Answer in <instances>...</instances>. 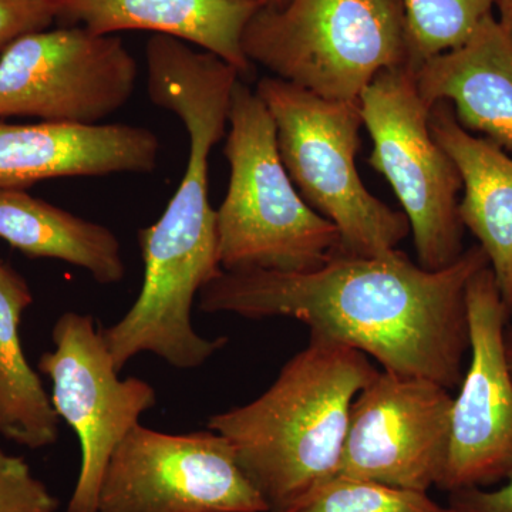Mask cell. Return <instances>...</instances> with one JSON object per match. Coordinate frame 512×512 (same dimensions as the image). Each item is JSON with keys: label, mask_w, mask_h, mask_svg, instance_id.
Returning a JSON list of instances; mask_svg holds the SVG:
<instances>
[{"label": "cell", "mask_w": 512, "mask_h": 512, "mask_svg": "<svg viewBox=\"0 0 512 512\" xmlns=\"http://www.w3.org/2000/svg\"><path fill=\"white\" fill-rule=\"evenodd\" d=\"M55 349L37 370L52 382L53 409L76 433L82 450L79 478L66 512H97L104 471L113 451L140 417L157 404L146 380L120 379L92 315L66 312L52 330Z\"/></svg>", "instance_id": "cell-9"}, {"label": "cell", "mask_w": 512, "mask_h": 512, "mask_svg": "<svg viewBox=\"0 0 512 512\" xmlns=\"http://www.w3.org/2000/svg\"><path fill=\"white\" fill-rule=\"evenodd\" d=\"M414 74L427 107L450 103L461 127L512 154V45L494 13L466 42L424 60Z\"/></svg>", "instance_id": "cell-14"}, {"label": "cell", "mask_w": 512, "mask_h": 512, "mask_svg": "<svg viewBox=\"0 0 512 512\" xmlns=\"http://www.w3.org/2000/svg\"><path fill=\"white\" fill-rule=\"evenodd\" d=\"M286 512H451L427 493L345 476L330 478Z\"/></svg>", "instance_id": "cell-19"}, {"label": "cell", "mask_w": 512, "mask_h": 512, "mask_svg": "<svg viewBox=\"0 0 512 512\" xmlns=\"http://www.w3.org/2000/svg\"><path fill=\"white\" fill-rule=\"evenodd\" d=\"M454 397L421 377L377 373L357 394L338 476L427 493L440 483Z\"/></svg>", "instance_id": "cell-11"}, {"label": "cell", "mask_w": 512, "mask_h": 512, "mask_svg": "<svg viewBox=\"0 0 512 512\" xmlns=\"http://www.w3.org/2000/svg\"><path fill=\"white\" fill-rule=\"evenodd\" d=\"M255 92L274 120L289 177L309 207L338 229L340 252L372 258L396 252L410 224L367 190L357 171L359 103L323 99L274 76L259 80Z\"/></svg>", "instance_id": "cell-5"}, {"label": "cell", "mask_w": 512, "mask_h": 512, "mask_svg": "<svg viewBox=\"0 0 512 512\" xmlns=\"http://www.w3.org/2000/svg\"><path fill=\"white\" fill-rule=\"evenodd\" d=\"M510 313H511V319H512V303H511V306H510Z\"/></svg>", "instance_id": "cell-26"}, {"label": "cell", "mask_w": 512, "mask_h": 512, "mask_svg": "<svg viewBox=\"0 0 512 512\" xmlns=\"http://www.w3.org/2000/svg\"><path fill=\"white\" fill-rule=\"evenodd\" d=\"M480 245L440 271L403 252H336L311 272L222 271L200 292V311L261 320L292 318L311 333L375 357L383 370L456 389L470 350L468 281L488 266Z\"/></svg>", "instance_id": "cell-1"}, {"label": "cell", "mask_w": 512, "mask_h": 512, "mask_svg": "<svg viewBox=\"0 0 512 512\" xmlns=\"http://www.w3.org/2000/svg\"><path fill=\"white\" fill-rule=\"evenodd\" d=\"M505 353H507L508 366L512 376V326L505 329Z\"/></svg>", "instance_id": "cell-24"}, {"label": "cell", "mask_w": 512, "mask_h": 512, "mask_svg": "<svg viewBox=\"0 0 512 512\" xmlns=\"http://www.w3.org/2000/svg\"><path fill=\"white\" fill-rule=\"evenodd\" d=\"M32 303L25 276L0 261V436L42 450L59 441L60 417L20 338L23 313Z\"/></svg>", "instance_id": "cell-17"}, {"label": "cell", "mask_w": 512, "mask_h": 512, "mask_svg": "<svg viewBox=\"0 0 512 512\" xmlns=\"http://www.w3.org/2000/svg\"><path fill=\"white\" fill-rule=\"evenodd\" d=\"M0 239L28 258L56 259L84 269L100 285L126 278L120 241L110 228L26 190L0 188Z\"/></svg>", "instance_id": "cell-16"}, {"label": "cell", "mask_w": 512, "mask_h": 512, "mask_svg": "<svg viewBox=\"0 0 512 512\" xmlns=\"http://www.w3.org/2000/svg\"><path fill=\"white\" fill-rule=\"evenodd\" d=\"M138 76L119 36L82 26L30 33L0 56V119L97 126L126 106Z\"/></svg>", "instance_id": "cell-7"}, {"label": "cell", "mask_w": 512, "mask_h": 512, "mask_svg": "<svg viewBox=\"0 0 512 512\" xmlns=\"http://www.w3.org/2000/svg\"><path fill=\"white\" fill-rule=\"evenodd\" d=\"M495 8L498 9V23H500L512 45V0H498Z\"/></svg>", "instance_id": "cell-23"}, {"label": "cell", "mask_w": 512, "mask_h": 512, "mask_svg": "<svg viewBox=\"0 0 512 512\" xmlns=\"http://www.w3.org/2000/svg\"><path fill=\"white\" fill-rule=\"evenodd\" d=\"M416 69L377 74L359 99L363 127L372 138L369 164L382 174L410 224L417 264L440 271L456 262L464 227L458 217L460 174L429 126L430 107L417 90Z\"/></svg>", "instance_id": "cell-6"}, {"label": "cell", "mask_w": 512, "mask_h": 512, "mask_svg": "<svg viewBox=\"0 0 512 512\" xmlns=\"http://www.w3.org/2000/svg\"><path fill=\"white\" fill-rule=\"evenodd\" d=\"M264 3V6H271V8H279V6L285 5L288 0H259Z\"/></svg>", "instance_id": "cell-25"}, {"label": "cell", "mask_w": 512, "mask_h": 512, "mask_svg": "<svg viewBox=\"0 0 512 512\" xmlns=\"http://www.w3.org/2000/svg\"><path fill=\"white\" fill-rule=\"evenodd\" d=\"M414 66L466 42L498 0H400Z\"/></svg>", "instance_id": "cell-18"}, {"label": "cell", "mask_w": 512, "mask_h": 512, "mask_svg": "<svg viewBox=\"0 0 512 512\" xmlns=\"http://www.w3.org/2000/svg\"><path fill=\"white\" fill-rule=\"evenodd\" d=\"M429 126L463 183L458 217L488 258L508 309L512 303V156L494 141L461 127L453 107L439 101Z\"/></svg>", "instance_id": "cell-15"}, {"label": "cell", "mask_w": 512, "mask_h": 512, "mask_svg": "<svg viewBox=\"0 0 512 512\" xmlns=\"http://www.w3.org/2000/svg\"><path fill=\"white\" fill-rule=\"evenodd\" d=\"M59 498L23 457L0 448V512H57Z\"/></svg>", "instance_id": "cell-20"}, {"label": "cell", "mask_w": 512, "mask_h": 512, "mask_svg": "<svg viewBox=\"0 0 512 512\" xmlns=\"http://www.w3.org/2000/svg\"><path fill=\"white\" fill-rule=\"evenodd\" d=\"M379 372L360 350L311 333L264 394L207 429L227 437L268 512H286L338 476L350 409Z\"/></svg>", "instance_id": "cell-2"}, {"label": "cell", "mask_w": 512, "mask_h": 512, "mask_svg": "<svg viewBox=\"0 0 512 512\" xmlns=\"http://www.w3.org/2000/svg\"><path fill=\"white\" fill-rule=\"evenodd\" d=\"M451 512H512V477L500 490L466 488L450 493Z\"/></svg>", "instance_id": "cell-22"}, {"label": "cell", "mask_w": 512, "mask_h": 512, "mask_svg": "<svg viewBox=\"0 0 512 512\" xmlns=\"http://www.w3.org/2000/svg\"><path fill=\"white\" fill-rule=\"evenodd\" d=\"M224 154L227 194L217 210L222 271L311 272L340 251V235L295 187L264 101L238 80Z\"/></svg>", "instance_id": "cell-3"}, {"label": "cell", "mask_w": 512, "mask_h": 512, "mask_svg": "<svg viewBox=\"0 0 512 512\" xmlns=\"http://www.w3.org/2000/svg\"><path fill=\"white\" fill-rule=\"evenodd\" d=\"M97 512H268L227 437L140 423L111 454Z\"/></svg>", "instance_id": "cell-8"}, {"label": "cell", "mask_w": 512, "mask_h": 512, "mask_svg": "<svg viewBox=\"0 0 512 512\" xmlns=\"http://www.w3.org/2000/svg\"><path fill=\"white\" fill-rule=\"evenodd\" d=\"M53 22L50 0H0V56L20 37L49 29Z\"/></svg>", "instance_id": "cell-21"}, {"label": "cell", "mask_w": 512, "mask_h": 512, "mask_svg": "<svg viewBox=\"0 0 512 512\" xmlns=\"http://www.w3.org/2000/svg\"><path fill=\"white\" fill-rule=\"evenodd\" d=\"M56 20L82 26L94 35L151 32L197 45L238 70L251 72L242 47L259 0H50Z\"/></svg>", "instance_id": "cell-13"}, {"label": "cell", "mask_w": 512, "mask_h": 512, "mask_svg": "<svg viewBox=\"0 0 512 512\" xmlns=\"http://www.w3.org/2000/svg\"><path fill=\"white\" fill-rule=\"evenodd\" d=\"M470 365L451 410L440 490H466L512 477V376L505 353L510 309L490 265L466 289Z\"/></svg>", "instance_id": "cell-10"}, {"label": "cell", "mask_w": 512, "mask_h": 512, "mask_svg": "<svg viewBox=\"0 0 512 512\" xmlns=\"http://www.w3.org/2000/svg\"><path fill=\"white\" fill-rule=\"evenodd\" d=\"M274 77L323 99L359 103L377 74L412 66L400 0H288L262 6L242 39Z\"/></svg>", "instance_id": "cell-4"}, {"label": "cell", "mask_w": 512, "mask_h": 512, "mask_svg": "<svg viewBox=\"0 0 512 512\" xmlns=\"http://www.w3.org/2000/svg\"><path fill=\"white\" fill-rule=\"evenodd\" d=\"M160 154V137L146 127L0 120V188L26 190L55 178L153 173Z\"/></svg>", "instance_id": "cell-12"}]
</instances>
